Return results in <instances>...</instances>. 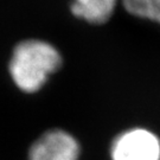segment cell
<instances>
[{
    "label": "cell",
    "instance_id": "obj_1",
    "mask_svg": "<svg viewBox=\"0 0 160 160\" xmlns=\"http://www.w3.org/2000/svg\"><path fill=\"white\" fill-rule=\"evenodd\" d=\"M62 65V56L50 43L28 39L19 43L10 61V74L24 92H38Z\"/></svg>",
    "mask_w": 160,
    "mask_h": 160
},
{
    "label": "cell",
    "instance_id": "obj_2",
    "mask_svg": "<svg viewBox=\"0 0 160 160\" xmlns=\"http://www.w3.org/2000/svg\"><path fill=\"white\" fill-rule=\"evenodd\" d=\"M112 160H160L159 137L146 128H132L115 138Z\"/></svg>",
    "mask_w": 160,
    "mask_h": 160
},
{
    "label": "cell",
    "instance_id": "obj_3",
    "mask_svg": "<svg viewBox=\"0 0 160 160\" xmlns=\"http://www.w3.org/2000/svg\"><path fill=\"white\" fill-rule=\"evenodd\" d=\"M81 148L71 134L55 129L43 134L31 146L29 160H78Z\"/></svg>",
    "mask_w": 160,
    "mask_h": 160
},
{
    "label": "cell",
    "instance_id": "obj_4",
    "mask_svg": "<svg viewBox=\"0 0 160 160\" xmlns=\"http://www.w3.org/2000/svg\"><path fill=\"white\" fill-rule=\"evenodd\" d=\"M118 0H72L71 12L92 24H103L113 16Z\"/></svg>",
    "mask_w": 160,
    "mask_h": 160
},
{
    "label": "cell",
    "instance_id": "obj_5",
    "mask_svg": "<svg viewBox=\"0 0 160 160\" xmlns=\"http://www.w3.org/2000/svg\"><path fill=\"white\" fill-rule=\"evenodd\" d=\"M122 5L134 17L160 24V0H122Z\"/></svg>",
    "mask_w": 160,
    "mask_h": 160
}]
</instances>
